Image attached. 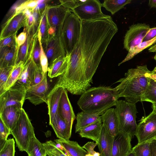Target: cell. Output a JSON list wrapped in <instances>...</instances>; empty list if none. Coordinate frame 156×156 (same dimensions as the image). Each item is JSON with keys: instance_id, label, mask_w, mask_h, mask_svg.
Listing matches in <instances>:
<instances>
[{"instance_id": "obj_1", "label": "cell", "mask_w": 156, "mask_h": 156, "mask_svg": "<svg viewBox=\"0 0 156 156\" xmlns=\"http://www.w3.org/2000/svg\"><path fill=\"white\" fill-rule=\"evenodd\" d=\"M79 39L69 55L67 68L53 88L81 95L90 88L92 78L118 28L111 17L81 21Z\"/></svg>"}, {"instance_id": "obj_2", "label": "cell", "mask_w": 156, "mask_h": 156, "mask_svg": "<svg viewBox=\"0 0 156 156\" xmlns=\"http://www.w3.org/2000/svg\"><path fill=\"white\" fill-rule=\"evenodd\" d=\"M114 88L101 86L90 88L82 94L77 104L83 111L101 116L115 106L119 98Z\"/></svg>"}, {"instance_id": "obj_3", "label": "cell", "mask_w": 156, "mask_h": 156, "mask_svg": "<svg viewBox=\"0 0 156 156\" xmlns=\"http://www.w3.org/2000/svg\"><path fill=\"white\" fill-rule=\"evenodd\" d=\"M149 71L146 65L129 69L124 77L115 83H119L114 88L119 98L123 97L126 101L134 104L142 101L148 84L149 78L146 74Z\"/></svg>"}, {"instance_id": "obj_4", "label": "cell", "mask_w": 156, "mask_h": 156, "mask_svg": "<svg viewBox=\"0 0 156 156\" xmlns=\"http://www.w3.org/2000/svg\"><path fill=\"white\" fill-rule=\"evenodd\" d=\"M115 106L119 131L130 134L133 138L136 134L137 127L136 120L137 113L136 104L118 100Z\"/></svg>"}, {"instance_id": "obj_5", "label": "cell", "mask_w": 156, "mask_h": 156, "mask_svg": "<svg viewBox=\"0 0 156 156\" xmlns=\"http://www.w3.org/2000/svg\"><path fill=\"white\" fill-rule=\"evenodd\" d=\"M81 21L71 11L67 14L62 29V36L66 55H69L78 42L80 35Z\"/></svg>"}, {"instance_id": "obj_6", "label": "cell", "mask_w": 156, "mask_h": 156, "mask_svg": "<svg viewBox=\"0 0 156 156\" xmlns=\"http://www.w3.org/2000/svg\"><path fill=\"white\" fill-rule=\"evenodd\" d=\"M11 134L15 138L19 150L26 152L31 138L35 136L34 127L25 110L22 108L19 119Z\"/></svg>"}, {"instance_id": "obj_7", "label": "cell", "mask_w": 156, "mask_h": 156, "mask_svg": "<svg viewBox=\"0 0 156 156\" xmlns=\"http://www.w3.org/2000/svg\"><path fill=\"white\" fill-rule=\"evenodd\" d=\"M102 3L98 0H86L73 9L81 21L95 20L107 16L101 9Z\"/></svg>"}, {"instance_id": "obj_8", "label": "cell", "mask_w": 156, "mask_h": 156, "mask_svg": "<svg viewBox=\"0 0 156 156\" xmlns=\"http://www.w3.org/2000/svg\"><path fill=\"white\" fill-rule=\"evenodd\" d=\"M47 18L49 32L51 34H62L63 25L68 12L71 11L60 4L47 5Z\"/></svg>"}, {"instance_id": "obj_9", "label": "cell", "mask_w": 156, "mask_h": 156, "mask_svg": "<svg viewBox=\"0 0 156 156\" xmlns=\"http://www.w3.org/2000/svg\"><path fill=\"white\" fill-rule=\"evenodd\" d=\"M138 144L151 142L156 138V112L152 111L137 125L135 135Z\"/></svg>"}, {"instance_id": "obj_10", "label": "cell", "mask_w": 156, "mask_h": 156, "mask_svg": "<svg viewBox=\"0 0 156 156\" xmlns=\"http://www.w3.org/2000/svg\"><path fill=\"white\" fill-rule=\"evenodd\" d=\"M42 45L48 58V67L57 58L66 55L62 34H55L49 36Z\"/></svg>"}, {"instance_id": "obj_11", "label": "cell", "mask_w": 156, "mask_h": 156, "mask_svg": "<svg viewBox=\"0 0 156 156\" xmlns=\"http://www.w3.org/2000/svg\"><path fill=\"white\" fill-rule=\"evenodd\" d=\"M150 29V26L145 23H137L130 26L124 36V48L128 51L131 48L142 43Z\"/></svg>"}, {"instance_id": "obj_12", "label": "cell", "mask_w": 156, "mask_h": 156, "mask_svg": "<svg viewBox=\"0 0 156 156\" xmlns=\"http://www.w3.org/2000/svg\"><path fill=\"white\" fill-rule=\"evenodd\" d=\"M26 91L23 88L13 86L0 95V113L9 106L22 108L25 100Z\"/></svg>"}, {"instance_id": "obj_13", "label": "cell", "mask_w": 156, "mask_h": 156, "mask_svg": "<svg viewBox=\"0 0 156 156\" xmlns=\"http://www.w3.org/2000/svg\"><path fill=\"white\" fill-rule=\"evenodd\" d=\"M47 73H45L43 80L39 83L30 86L26 91L25 100H28L35 105L43 103H47L48 86Z\"/></svg>"}, {"instance_id": "obj_14", "label": "cell", "mask_w": 156, "mask_h": 156, "mask_svg": "<svg viewBox=\"0 0 156 156\" xmlns=\"http://www.w3.org/2000/svg\"><path fill=\"white\" fill-rule=\"evenodd\" d=\"M23 12L16 14L2 24L0 33V40L16 34L17 31L25 26L27 19Z\"/></svg>"}, {"instance_id": "obj_15", "label": "cell", "mask_w": 156, "mask_h": 156, "mask_svg": "<svg viewBox=\"0 0 156 156\" xmlns=\"http://www.w3.org/2000/svg\"><path fill=\"white\" fill-rule=\"evenodd\" d=\"M132 137L130 134L119 131L114 137L112 156H126L132 151L131 140Z\"/></svg>"}, {"instance_id": "obj_16", "label": "cell", "mask_w": 156, "mask_h": 156, "mask_svg": "<svg viewBox=\"0 0 156 156\" xmlns=\"http://www.w3.org/2000/svg\"><path fill=\"white\" fill-rule=\"evenodd\" d=\"M57 113L66 122L72 130L76 116L66 89H64L62 93Z\"/></svg>"}, {"instance_id": "obj_17", "label": "cell", "mask_w": 156, "mask_h": 156, "mask_svg": "<svg viewBox=\"0 0 156 156\" xmlns=\"http://www.w3.org/2000/svg\"><path fill=\"white\" fill-rule=\"evenodd\" d=\"M101 118L103 126L110 135L114 137L119 133V122L115 108L107 109Z\"/></svg>"}, {"instance_id": "obj_18", "label": "cell", "mask_w": 156, "mask_h": 156, "mask_svg": "<svg viewBox=\"0 0 156 156\" xmlns=\"http://www.w3.org/2000/svg\"><path fill=\"white\" fill-rule=\"evenodd\" d=\"M36 65L31 58H29L24 64L19 78L13 86L23 88L27 90L31 86Z\"/></svg>"}, {"instance_id": "obj_19", "label": "cell", "mask_w": 156, "mask_h": 156, "mask_svg": "<svg viewBox=\"0 0 156 156\" xmlns=\"http://www.w3.org/2000/svg\"><path fill=\"white\" fill-rule=\"evenodd\" d=\"M64 89L61 87L53 88L47 96V103L49 122L51 121L56 114L62 94Z\"/></svg>"}, {"instance_id": "obj_20", "label": "cell", "mask_w": 156, "mask_h": 156, "mask_svg": "<svg viewBox=\"0 0 156 156\" xmlns=\"http://www.w3.org/2000/svg\"><path fill=\"white\" fill-rule=\"evenodd\" d=\"M49 125L52 127L59 139L69 140L71 136L72 130L69 128L66 122L57 113L53 119L49 122Z\"/></svg>"}, {"instance_id": "obj_21", "label": "cell", "mask_w": 156, "mask_h": 156, "mask_svg": "<svg viewBox=\"0 0 156 156\" xmlns=\"http://www.w3.org/2000/svg\"><path fill=\"white\" fill-rule=\"evenodd\" d=\"M114 137L107 132L102 125L97 143L100 156H112Z\"/></svg>"}, {"instance_id": "obj_22", "label": "cell", "mask_w": 156, "mask_h": 156, "mask_svg": "<svg viewBox=\"0 0 156 156\" xmlns=\"http://www.w3.org/2000/svg\"><path fill=\"white\" fill-rule=\"evenodd\" d=\"M22 108L17 106H9L0 113V118L11 131L14 129L19 119Z\"/></svg>"}, {"instance_id": "obj_23", "label": "cell", "mask_w": 156, "mask_h": 156, "mask_svg": "<svg viewBox=\"0 0 156 156\" xmlns=\"http://www.w3.org/2000/svg\"><path fill=\"white\" fill-rule=\"evenodd\" d=\"M18 48L9 47L0 48V68L15 65Z\"/></svg>"}, {"instance_id": "obj_24", "label": "cell", "mask_w": 156, "mask_h": 156, "mask_svg": "<svg viewBox=\"0 0 156 156\" xmlns=\"http://www.w3.org/2000/svg\"><path fill=\"white\" fill-rule=\"evenodd\" d=\"M55 141L62 146L70 156H85L88 154L76 141L60 139H56Z\"/></svg>"}, {"instance_id": "obj_25", "label": "cell", "mask_w": 156, "mask_h": 156, "mask_svg": "<svg viewBox=\"0 0 156 156\" xmlns=\"http://www.w3.org/2000/svg\"><path fill=\"white\" fill-rule=\"evenodd\" d=\"M69 55L59 57L48 67V76L51 78L60 76L65 71L68 65Z\"/></svg>"}, {"instance_id": "obj_26", "label": "cell", "mask_w": 156, "mask_h": 156, "mask_svg": "<svg viewBox=\"0 0 156 156\" xmlns=\"http://www.w3.org/2000/svg\"><path fill=\"white\" fill-rule=\"evenodd\" d=\"M102 126V123L101 119L82 129L79 133L82 137L90 139L97 142Z\"/></svg>"}, {"instance_id": "obj_27", "label": "cell", "mask_w": 156, "mask_h": 156, "mask_svg": "<svg viewBox=\"0 0 156 156\" xmlns=\"http://www.w3.org/2000/svg\"><path fill=\"white\" fill-rule=\"evenodd\" d=\"M75 132H79L83 128L101 119V116L88 113L84 111L78 113L76 117Z\"/></svg>"}, {"instance_id": "obj_28", "label": "cell", "mask_w": 156, "mask_h": 156, "mask_svg": "<svg viewBox=\"0 0 156 156\" xmlns=\"http://www.w3.org/2000/svg\"><path fill=\"white\" fill-rule=\"evenodd\" d=\"M27 33V37L25 42L18 48L15 65L21 62L25 64L30 58L33 36L29 32Z\"/></svg>"}, {"instance_id": "obj_29", "label": "cell", "mask_w": 156, "mask_h": 156, "mask_svg": "<svg viewBox=\"0 0 156 156\" xmlns=\"http://www.w3.org/2000/svg\"><path fill=\"white\" fill-rule=\"evenodd\" d=\"M26 152L28 156H44L47 155L43 143H41L35 136L30 140Z\"/></svg>"}, {"instance_id": "obj_30", "label": "cell", "mask_w": 156, "mask_h": 156, "mask_svg": "<svg viewBox=\"0 0 156 156\" xmlns=\"http://www.w3.org/2000/svg\"><path fill=\"white\" fill-rule=\"evenodd\" d=\"M131 1V0H105L102 3V6L113 15Z\"/></svg>"}, {"instance_id": "obj_31", "label": "cell", "mask_w": 156, "mask_h": 156, "mask_svg": "<svg viewBox=\"0 0 156 156\" xmlns=\"http://www.w3.org/2000/svg\"><path fill=\"white\" fill-rule=\"evenodd\" d=\"M156 43V36L150 40L143 42L137 46L131 48L129 51L128 53L125 58L118 64V66L132 59L139 53Z\"/></svg>"}, {"instance_id": "obj_32", "label": "cell", "mask_w": 156, "mask_h": 156, "mask_svg": "<svg viewBox=\"0 0 156 156\" xmlns=\"http://www.w3.org/2000/svg\"><path fill=\"white\" fill-rule=\"evenodd\" d=\"M38 33L32 37L30 58H31L37 66L41 67L40 58L41 40L39 38Z\"/></svg>"}, {"instance_id": "obj_33", "label": "cell", "mask_w": 156, "mask_h": 156, "mask_svg": "<svg viewBox=\"0 0 156 156\" xmlns=\"http://www.w3.org/2000/svg\"><path fill=\"white\" fill-rule=\"evenodd\" d=\"M24 63L21 62L16 64L6 82L4 87V92L11 87L18 80L23 71Z\"/></svg>"}, {"instance_id": "obj_34", "label": "cell", "mask_w": 156, "mask_h": 156, "mask_svg": "<svg viewBox=\"0 0 156 156\" xmlns=\"http://www.w3.org/2000/svg\"><path fill=\"white\" fill-rule=\"evenodd\" d=\"M149 78L148 84L145 92L142 98V101L156 103V81Z\"/></svg>"}, {"instance_id": "obj_35", "label": "cell", "mask_w": 156, "mask_h": 156, "mask_svg": "<svg viewBox=\"0 0 156 156\" xmlns=\"http://www.w3.org/2000/svg\"><path fill=\"white\" fill-rule=\"evenodd\" d=\"M47 6L42 13L39 29L41 34V42L42 44L44 43L49 37V26L47 18Z\"/></svg>"}, {"instance_id": "obj_36", "label": "cell", "mask_w": 156, "mask_h": 156, "mask_svg": "<svg viewBox=\"0 0 156 156\" xmlns=\"http://www.w3.org/2000/svg\"><path fill=\"white\" fill-rule=\"evenodd\" d=\"M151 142L138 144L132 148L136 156H151L150 144Z\"/></svg>"}, {"instance_id": "obj_37", "label": "cell", "mask_w": 156, "mask_h": 156, "mask_svg": "<svg viewBox=\"0 0 156 156\" xmlns=\"http://www.w3.org/2000/svg\"><path fill=\"white\" fill-rule=\"evenodd\" d=\"M15 142L13 138L8 139L0 149V156H15Z\"/></svg>"}, {"instance_id": "obj_38", "label": "cell", "mask_w": 156, "mask_h": 156, "mask_svg": "<svg viewBox=\"0 0 156 156\" xmlns=\"http://www.w3.org/2000/svg\"><path fill=\"white\" fill-rule=\"evenodd\" d=\"M13 66L0 68V95L4 92L6 82L12 70Z\"/></svg>"}, {"instance_id": "obj_39", "label": "cell", "mask_w": 156, "mask_h": 156, "mask_svg": "<svg viewBox=\"0 0 156 156\" xmlns=\"http://www.w3.org/2000/svg\"><path fill=\"white\" fill-rule=\"evenodd\" d=\"M47 152L56 156H68L63 151L59 148L56 143L52 140H49L43 143Z\"/></svg>"}, {"instance_id": "obj_40", "label": "cell", "mask_w": 156, "mask_h": 156, "mask_svg": "<svg viewBox=\"0 0 156 156\" xmlns=\"http://www.w3.org/2000/svg\"><path fill=\"white\" fill-rule=\"evenodd\" d=\"M10 134H11L10 130L0 118V149L4 145Z\"/></svg>"}, {"instance_id": "obj_41", "label": "cell", "mask_w": 156, "mask_h": 156, "mask_svg": "<svg viewBox=\"0 0 156 156\" xmlns=\"http://www.w3.org/2000/svg\"><path fill=\"white\" fill-rule=\"evenodd\" d=\"M16 34H15L0 40V48L4 47H18L16 41Z\"/></svg>"}, {"instance_id": "obj_42", "label": "cell", "mask_w": 156, "mask_h": 156, "mask_svg": "<svg viewBox=\"0 0 156 156\" xmlns=\"http://www.w3.org/2000/svg\"><path fill=\"white\" fill-rule=\"evenodd\" d=\"M37 0H25L16 9V13L23 11L26 9L28 8L33 11L37 5Z\"/></svg>"}, {"instance_id": "obj_43", "label": "cell", "mask_w": 156, "mask_h": 156, "mask_svg": "<svg viewBox=\"0 0 156 156\" xmlns=\"http://www.w3.org/2000/svg\"><path fill=\"white\" fill-rule=\"evenodd\" d=\"M44 74L43 72L41 67L36 65L34 69L33 80L31 86L35 85L40 83L43 80Z\"/></svg>"}, {"instance_id": "obj_44", "label": "cell", "mask_w": 156, "mask_h": 156, "mask_svg": "<svg viewBox=\"0 0 156 156\" xmlns=\"http://www.w3.org/2000/svg\"><path fill=\"white\" fill-rule=\"evenodd\" d=\"M86 1V0H59V1L61 5L65 8L71 10Z\"/></svg>"}, {"instance_id": "obj_45", "label": "cell", "mask_w": 156, "mask_h": 156, "mask_svg": "<svg viewBox=\"0 0 156 156\" xmlns=\"http://www.w3.org/2000/svg\"><path fill=\"white\" fill-rule=\"evenodd\" d=\"M41 52L40 55V64L41 69L44 73H47L48 68V58L44 52L41 42Z\"/></svg>"}, {"instance_id": "obj_46", "label": "cell", "mask_w": 156, "mask_h": 156, "mask_svg": "<svg viewBox=\"0 0 156 156\" xmlns=\"http://www.w3.org/2000/svg\"><path fill=\"white\" fill-rule=\"evenodd\" d=\"M24 1L21 0L17 1L12 5L6 14L2 24L4 23L11 17L16 14V9Z\"/></svg>"}, {"instance_id": "obj_47", "label": "cell", "mask_w": 156, "mask_h": 156, "mask_svg": "<svg viewBox=\"0 0 156 156\" xmlns=\"http://www.w3.org/2000/svg\"><path fill=\"white\" fill-rule=\"evenodd\" d=\"M27 37V34L26 31L23 30L16 37V41L18 48L25 42Z\"/></svg>"}, {"instance_id": "obj_48", "label": "cell", "mask_w": 156, "mask_h": 156, "mask_svg": "<svg viewBox=\"0 0 156 156\" xmlns=\"http://www.w3.org/2000/svg\"><path fill=\"white\" fill-rule=\"evenodd\" d=\"M97 145V143L96 142H88L84 145L82 147L87 151L88 154L93 155L96 152L94 149Z\"/></svg>"}, {"instance_id": "obj_49", "label": "cell", "mask_w": 156, "mask_h": 156, "mask_svg": "<svg viewBox=\"0 0 156 156\" xmlns=\"http://www.w3.org/2000/svg\"><path fill=\"white\" fill-rule=\"evenodd\" d=\"M156 36V27L150 28L146 34L143 42L150 40Z\"/></svg>"}, {"instance_id": "obj_50", "label": "cell", "mask_w": 156, "mask_h": 156, "mask_svg": "<svg viewBox=\"0 0 156 156\" xmlns=\"http://www.w3.org/2000/svg\"><path fill=\"white\" fill-rule=\"evenodd\" d=\"M151 156H156V140L152 141L150 144Z\"/></svg>"}, {"instance_id": "obj_51", "label": "cell", "mask_w": 156, "mask_h": 156, "mask_svg": "<svg viewBox=\"0 0 156 156\" xmlns=\"http://www.w3.org/2000/svg\"><path fill=\"white\" fill-rule=\"evenodd\" d=\"M32 10L29 9L27 8L25 9L23 12L26 16L27 18L29 17L32 14Z\"/></svg>"}, {"instance_id": "obj_52", "label": "cell", "mask_w": 156, "mask_h": 156, "mask_svg": "<svg viewBox=\"0 0 156 156\" xmlns=\"http://www.w3.org/2000/svg\"><path fill=\"white\" fill-rule=\"evenodd\" d=\"M146 77L152 79L156 81V74H152L151 71L149 70L146 74Z\"/></svg>"}, {"instance_id": "obj_53", "label": "cell", "mask_w": 156, "mask_h": 156, "mask_svg": "<svg viewBox=\"0 0 156 156\" xmlns=\"http://www.w3.org/2000/svg\"><path fill=\"white\" fill-rule=\"evenodd\" d=\"M148 5L151 8L156 9V0H149Z\"/></svg>"}, {"instance_id": "obj_54", "label": "cell", "mask_w": 156, "mask_h": 156, "mask_svg": "<svg viewBox=\"0 0 156 156\" xmlns=\"http://www.w3.org/2000/svg\"><path fill=\"white\" fill-rule=\"evenodd\" d=\"M149 51L150 52H156V44L152 46L148 49Z\"/></svg>"}, {"instance_id": "obj_55", "label": "cell", "mask_w": 156, "mask_h": 156, "mask_svg": "<svg viewBox=\"0 0 156 156\" xmlns=\"http://www.w3.org/2000/svg\"><path fill=\"white\" fill-rule=\"evenodd\" d=\"M85 156H100V154L98 152H96L93 155L87 154L85 155Z\"/></svg>"}, {"instance_id": "obj_56", "label": "cell", "mask_w": 156, "mask_h": 156, "mask_svg": "<svg viewBox=\"0 0 156 156\" xmlns=\"http://www.w3.org/2000/svg\"><path fill=\"white\" fill-rule=\"evenodd\" d=\"M152 108L153 110V111L156 112V103H152Z\"/></svg>"}, {"instance_id": "obj_57", "label": "cell", "mask_w": 156, "mask_h": 156, "mask_svg": "<svg viewBox=\"0 0 156 156\" xmlns=\"http://www.w3.org/2000/svg\"><path fill=\"white\" fill-rule=\"evenodd\" d=\"M126 156H136L135 153L132 151Z\"/></svg>"}, {"instance_id": "obj_58", "label": "cell", "mask_w": 156, "mask_h": 156, "mask_svg": "<svg viewBox=\"0 0 156 156\" xmlns=\"http://www.w3.org/2000/svg\"><path fill=\"white\" fill-rule=\"evenodd\" d=\"M151 72L152 74H156V66L152 71H151Z\"/></svg>"}, {"instance_id": "obj_59", "label": "cell", "mask_w": 156, "mask_h": 156, "mask_svg": "<svg viewBox=\"0 0 156 156\" xmlns=\"http://www.w3.org/2000/svg\"><path fill=\"white\" fill-rule=\"evenodd\" d=\"M47 154L48 156H56L55 155H54L52 154H51L49 153H48V152H47Z\"/></svg>"}, {"instance_id": "obj_60", "label": "cell", "mask_w": 156, "mask_h": 156, "mask_svg": "<svg viewBox=\"0 0 156 156\" xmlns=\"http://www.w3.org/2000/svg\"><path fill=\"white\" fill-rule=\"evenodd\" d=\"M154 59L156 61V52L155 55L154 56Z\"/></svg>"}, {"instance_id": "obj_61", "label": "cell", "mask_w": 156, "mask_h": 156, "mask_svg": "<svg viewBox=\"0 0 156 156\" xmlns=\"http://www.w3.org/2000/svg\"><path fill=\"white\" fill-rule=\"evenodd\" d=\"M48 156V155H45V156Z\"/></svg>"}, {"instance_id": "obj_62", "label": "cell", "mask_w": 156, "mask_h": 156, "mask_svg": "<svg viewBox=\"0 0 156 156\" xmlns=\"http://www.w3.org/2000/svg\"><path fill=\"white\" fill-rule=\"evenodd\" d=\"M155 140H156V138L155 139Z\"/></svg>"}]
</instances>
